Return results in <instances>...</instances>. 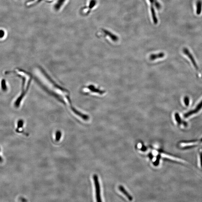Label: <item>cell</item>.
I'll use <instances>...</instances> for the list:
<instances>
[{
    "instance_id": "6da1fadb",
    "label": "cell",
    "mask_w": 202,
    "mask_h": 202,
    "mask_svg": "<svg viewBox=\"0 0 202 202\" xmlns=\"http://www.w3.org/2000/svg\"><path fill=\"white\" fill-rule=\"evenodd\" d=\"M42 73L44 75V77H44V82H44V84L48 88L47 89H49V91H50L49 92L51 93L52 95L54 96L56 98L58 99L61 103H63L66 106H68L69 109H71L75 114L77 115L79 112L77 111L72 107V103L69 99V94L67 91L56 85L50 78H49L47 75L46 76L45 73L44 72Z\"/></svg>"
},
{
    "instance_id": "7a4b0ae2",
    "label": "cell",
    "mask_w": 202,
    "mask_h": 202,
    "mask_svg": "<svg viewBox=\"0 0 202 202\" xmlns=\"http://www.w3.org/2000/svg\"><path fill=\"white\" fill-rule=\"evenodd\" d=\"M202 144V137L198 140H184L179 142L178 148L183 150L193 149Z\"/></svg>"
},
{
    "instance_id": "3957f363",
    "label": "cell",
    "mask_w": 202,
    "mask_h": 202,
    "mask_svg": "<svg viewBox=\"0 0 202 202\" xmlns=\"http://www.w3.org/2000/svg\"><path fill=\"white\" fill-rule=\"evenodd\" d=\"M93 179L95 187L96 200L97 202H101L102 200L101 196V190L98 176L96 175H93Z\"/></svg>"
},
{
    "instance_id": "277c9868",
    "label": "cell",
    "mask_w": 202,
    "mask_h": 202,
    "mask_svg": "<svg viewBox=\"0 0 202 202\" xmlns=\"http://www.w3.org/2000/svg\"><path fill=\"white\" fill-rule=\"evenodd\" d=\"M202 108V100L200 101V103L197 105L194 109L193 110L187 112L184 115V117L185 118L189 117V116H192V115L196 114Z\"/></svg>"
},
{
    "instance_id": "5b68a950",
    "label": "cell",
    "mask_w": 202,
    "mask_h": 202,
    "mask_svg": "<svg viewBox=\"0 0 202 202\" xmlns=\"http://www.w3.org/2000/svg\"><path fill=\"white\" fill-rule=\"evenodd\" d=\"M183 52H184V53L186 55L188 56V58L191 60V62H192V64H193L195 69H198V67L197 63H196V61H195L193 56H192V55L191 54L190 52L189 51L188 49H187V48H184V49H183Z\"/></svg>"
},
{
    "instance_id": "8992f818",
    "label": "cell",
    "mask_w": 202,
    "mask_h": 202,
    "mask_svg": "<svg viewBox=\"0 0 202 202\" xmlns=\"http://www.w3.org/2000/svg\"><path fill=\"white\" fill-rule=\"evenodd\" d=\"M175 117L176 122L177 123V125L179 126L183 125V126L187 127H188V123L186 122L185 121L183 120L180 117L179 113H176L175 114Z\"/></svg>"
},
{
    "instance_id": "52a82bcc",
    "label": "cell",
    "mask_w": 202,
    "mask_h": 202,
    "mask_svg": "<svg viewBox=\"0 0 202 202\" xmlns=\"http://www.w3.org/2000/svg\"><path fill=\"white\" fill-rule=\"evenodd\" d=\"M88 89L93 93H98L100 95H103L106 93L105 90H102L101 89L96 88L93 85H90L88 87Z\"/></svg>"
},
{
    "instance_id": "ba28073f",
    "label": "cell",
    "mask_w": 202,
    "mask_h": 202,
    "mask_svg": "<svg viewBox=\"0 0 202 202\" xmlns=\"http://www.w3.org/2000/svg\"><path fill=\"white\" fill-rule=\"evenodd\" d=\"M119 189L121 192H122L128 198L129 200L130 201H132V200H133V198H132V196L128 193L127 191H126V190L125 189V188L122 186L120 185L119 186Z\"/></svg>"
},
{
    "instance_id": "9c48e42d",
    "label": "cell",
    "mask_w": 202,
    "mask_h": 202,
    "mask_svg": "<svg viewBox=\"0 0 202 202\" xmlns=\"http://www.w3.org/2000/svg\"><path fill=\"white\" fill-rule=\"evenodd\" d=\"M165 56V54L163 53H160L157 54H152L149 57V59L151 61H155L157 59L162 58Z\"/></svg>"
},
{
    "instance_id": "30bf717a",
    "label": "cell",
    "mask_w": 202,
    "mask_h": 202,
    "mask_svg": "<svg viewBox=\"0 0 202 202\" xmlns=\"http://www.w3.org/2000/svg\"><path fill=\"white\" fill-rule=\"evenodd\" d=\"M198 156L199 165L202 171V148H200L198 150Z\"/></svg>"
},
{
    "instance_id": "8fae6325",
    "label": "cell",
    "mask_w": 202,
    "mask_h": 202,
    "mask_svg": "<svg viewBox=\"0 0 202 202\" xmlns=\"http://www.w3.org/2000/svg\"><path fill=\"white\" fill-rule=\"evenodd\" d=\"M196 14L198 15H200L202 11V3L201 1L200 0L196 2Z\"/></svg>"
},
{
    "instance_id": "7c38bea8",
    "label": "cell",
    "mask_w": 202,
    "mask_h": 202,
    "mask_svg": "<svg viewBox=\"0 0 202 202\" xmlns=\"http://www.w3.org/2000/svg\"><path fill=\"white\" fill-rule=\"evenodd\" d=\"M104 32L105 33V34L110 37L111 39L113 40V41H116L118 40V37H116V36L112 34L111 33L109 32L108 31L104 30Z\"/></svg>"
},
{
    "instance_id": "4fadbf2b",
    "label": "cell",
    "mask_w": 202,
    "mask_h": 202,
    "mask_svg": "<svg viewBox=\"0 0 202 202\" xmlns=\"http://www.w3.org/2000/svg\"><path fill=\"white\" fill-rule=\"evenodd\" d=\"M151 12H152V18H153V20L155 24H157L158 23V20L156 18V13H155L154 9L153 7H152L151 8Z\"/></svg>"
},
{
    "instance_id": "5bb4252c",
    "label": "cell",
    "mask_w": 202,
    "mask_h": 202,
    "mask_svg": "<svg viewBox=\"0 0 202 202\" xmlns=\"http://www.w3.org/2000/svg\"><path fill=\"white\" fill-rule=\"evenodd\" d=\"M65 1V0H59V1H58V2H57V3L56 4L55 6V8L56 9H57V10L60 9V8H61V6L63 5V4H64Z\"/></svg>"
},
{
    "instance_id": "9a60e30c",
    "label": "cell",
    "mask_w": 202,
    "mask_h": 202,
    "mask_svg": "<svg viewBox=\"0 0 202 202\" xmlns=\"http://www.w3.org/2000/svg\"><path fill=\"white\" fill-rule=\"evenodd\" d=\"M160 158H161V155L158 154L157 156V157H156V160L153 163V165H154L155 166H158L159 165Z\"/></svg>"
},
{
    "instance_id": "2e32d148",
    "label": "cell",
    "mask_w": 202,
    "mask_h": 202,
    "mask_svg": "<svg viewBox=\"0 0 202 202\" xmlns=\"http://www.w3.org/2000/svg\"><path fill=\"white\" fill-rule=\"evenodd\" d=\"M1 88H2V90L4 91H6L7 89L6 81L4 79L2 80V81H1Z\"/></svg>"
},
{
    "instance_id": "e0dca14e",
    "label": "cell",
    "mask_w": 202,
    "mask_h": 202,
    "mask_svg": "<svg viewBox=\"0 0 202 202\" xmlns=\"http://www.w3.org/2000/svg\"><path fill=\"white\" fill-rule=\"evenodd\" d=\"M61 135H62V134H61V132L60 131H57L56 132V141H60L61 137Z\"/></svg>"
},
{
    "instance_id": "ac0fdd59",
    "label": "cell",
    "mask_w": 202,
    "mask_h": 202,
    "mask_svg": "<svg viewBox=\"0 0 202 202\" xmlns=\"http://www.w3.org/2000/svg\"><path fill=\"white\" fill-rule=\"evenodd\" d=\"M184 102L186 106H188L189 105V98L187 96H185L184 98Z\"/></svg>"
},
{
    "instance_id": "d6986e66",
    "label": "cell",
    "mask_w": 202,
    "mask_h": 202,
    "mask_svg": "<svg viewBox=\"0 0 202 202\" xmlns=\"http://www.w3.org/2000/svg\"><path fill=\"white\" fill-rule=\"evenodd\" d=\"M96 3V1H95V0H92V1H91L90 4H89V8H93L94 6H95V5Z\"/></svg>"
},
{
    "instance_id": "ffe728a7",
    "label": "cell",
    "mask_w": 202,
    "mask_h": 202,
    "mask_svg": "<svg viewBox=\"0 0 202 202\" xmlns=\"http://www.w3.org/2000/svg\"><path fill=\"white\" fill-rule=\"evenodd\" d=\"M23 124L24 122L23 120H20V121L18 122V128H19L22 127L23 126Z\"/></svg>"
},
{
    "instance_id": "44dd1931",
    "label": "cell",
    "mask_w": 202,
    "mask_h": 202,
    "mask_svg": "<svg viewBox=\"0 0 202 202\" xmlns=\"http://www.w3.org/2000/svg\"><path fill=\"white\" fill-rule=\"evenodd\" d=\"M5 33L3 30H0V38H2L4 36Z\"/></svg>"
},
{
    "instance_id": "7402d4cb",
    "label": "cell",
    "mask_w": 202,
    "mask_h": 202,
    "mask_svg": "<svg viewBox=\"0 0 202 202\" xmlns=\"http://www.w3.org/2000/svg\"><path fill=\"white\" fill-rule=\"evenodd\" d=\"M147 150V148L145 146H144V145H143L142 146L141 148V150L142 151H144H144H146Z\"/></svg>"
},
{
    "instance_id": "603a6c76",
    "label": "cell",
    "mask_w": 202,
    "mask_h": 202,
    "mask_svg": "<svg viewBox=\"0 0 202 202\" xmlns=\"http://www.w3.org/2000/svg\"><path fill=\"white\" fill-rule=\"evenodd\" d=\"M149 157L151 159H152V158H153V156H152V154L149 153Z\"/></svg>"
},
{
    "instance_id": "cb8c5ba5",
    "label": "cell",
    "mask_w": 202,
    "mask_h": 202,
    "mask_svg": "<svg viewBox=\"0 0 202 202\" xmlns=\"http://www.w3.org/2000/svg\"><path fill=\"white\" fill-rule=\"evenodd\" d=\"M149 1L152 4L153 3V2L155 3V2H156V1H155V0H149Z\"/></svg>"
},
{
    "instance_id": "d4e9b609",
    "label": "cell",
    "mask_w": 202,
    "mask_h": 202,
    "mask_svg": "<svg viewBox=\"0 0 202 202\" xmlns=\"http://www.w3.org/2000/svg\"><path fill=\"white\" fill-rule=\"evenodd\" d=\"M2 160V159H1V158L0 157V162H1V160Z\"/></svg>"
}]
</instances>
